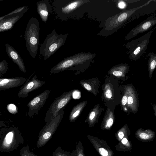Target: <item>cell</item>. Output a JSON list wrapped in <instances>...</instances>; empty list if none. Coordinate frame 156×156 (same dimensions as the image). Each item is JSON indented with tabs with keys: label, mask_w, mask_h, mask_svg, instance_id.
Listing matches in <instances>:
<instances>
[{
	"label": "cell",
	"mask_w": 156,
	"mask_h": 156,
	"mask_svg": "<svg viewBox=\"0 0 156 156\" xmlns=\"http://www.w3.org/2000/svg\"><path fill=\"white\" fill-rule=\"evenodd\" d=\"M156 0H149L143 5L129 9H124L119 13L109 17L104 22V26L98 34L108 37L133 20L145 15L156 12L155 7L151 4Z\"/></svg>",
	"instance_id": "1"
},
{
	"label": "cell",
	"mask_w": 156,
	"mask_h": 156,
	"mask_svg": "<svg viewBox=\"0 0 156 156\" xmlns=\"http://www.w3.org/2000/svg\"><path fill=\"white\" fill-rule=\"evenodd\" d=\"M96 56L95 53L81 52L64 58L53 67L50 72L53 74L69 70L75 71V75L83 72L93 63Z\"/></svg>",
	"instance_id": "2"
},
{
	"label": "cell",
	"mask_w": 156,
	"mask_h": 156,
	"mask_svg": "<svg viewBox=\"0 0 156 156\" xmlns=\"http://www.w3.org/2000/svg\"><path fill=\"white\" fill-rule=\"evenodd\" d=\"M90 0H56L53 2L55 18L65 21L71 17L77 19L83 15L84 6Z\"/></svg>",
	"instance_id": "3"
},
{
	"label": "cell",
	"mask_w": 156,
	"mask_h": 156,
	"mask_svg": "<svg viewBox=\"0 0 156 156\" xmlns=\"http://www.w3.org/2000/svg\"><path fill=\"white\" fill-rule=\"evenodd\" d=\"M68 35V34H58L54 29L47 36L39 49L40 55L43 57L44 60L49 58L64 44Z\"/></svg>",
	"instance_id": "4"
},
{
	"label": "cell",
	"mask_w": 156,
	"mask_h": 156,
	"mask_svg": "<svg viewBox=\"0 0 156 156\" xmlns=\"http://www.w3.org/2000/svg\"><path fill=\"white\" fill-rule=\"evenodd\" d=\"M0 151L9 152L17 149L24 142L22 134L16 127L0 131Z\"/></svg>",
	"instance_id": "5"
},
{
	"label": "cell",
	"mask_w": 156,
	"mask_h": 156,
	"mask_svg": "<svg viewBox=\"0 0 156 156\" xmlns=\"http://www.w3.org/2000/svg\"><path fill=\"white\" fill-rule=\"evenodd\" d=\"M156 28H153L140 37L123 44L128 50L126 53L130 59L137 60L146 54L151 37Z\"/></svg>",
	"instance_id": "6"
},
{
	"label": "cell",
	"mask_w": 156,
	"mask_h": 156,
	"mask_svg": "<svg viewBox=\"0 0 156 156\" xmlns=\"http://www.w3.org/2000/svg\"><path fill=\"white\" fill-rule=\"evenodd\" d=\"M40 30L38 20L32 17L29 21L26 32V39L28 50L32 57H36L38 51Z\"/></svg>",
	"instance_id": "7"
},
{
	"label": "cell",
	"mask_w": 156,
	"mask_h": 156,
	"mask_svg": "<svg viewBox=\"0 0 156 156\" xmlns=\"http://www.w3.org/2000/svg\"><path fill=\"white\" fill-rule=\"evenodd\" d=\"M65 108L58 112V115L46 124L40 132L36 145L38 148L44 146L52 138L61 121L65 113Z\"/></svg>",
	"instance_id": "8"
},
{
	"label": "cell",
	"mask_w": 156,
	"mask_h": 156,
	"mask_svg": "<svg viewBox=\"0 0 156 156\" xmlns=\"http://www.w3.org/2000/svg\"><path fill=\"white\" fill-rule=\"evenodd\" d=\"M74 90H72L63 93L57 97L50 105L44 119L46 123L54 119L58 114V112L65 107L72 99Z\"/></svg>",
	"instance_id": "9"
},
{
	"label": "cell",
	"mask_w": 156,
	"mask_h": 156,
	"mask_svg": "<svg viewBox=\"0 0 156 156\" xmlns=\"http://www.w3.org/2000/svg\"><path fill=\"white\" fill-rule=\"evenodd\" d=\"M49 89L46 90L35 96L28 103L27 115L29 118L37 115L48 99L51 92Z\"/></svg>",
	"instance_id": "10"
},
{
	"label": "cell",
	"mask_w": 156,
	"mask_h": 156,
	"mask_svg": "<svg viewBox=\"0 0 156 156\" xmlns=\"http://www.w3.org/2000/svg\"><path fill=\"white\" fill-rule=\"evenodd\" d=\"M156 24V13L155 12L133 28L125 37L124 39L128 40L140 33L151 30Z\"/></svg>",
	"instance_id": "11"
},
{
	"label": "cell",
	"mask_w": 156,
	"mask_h": 156,
	"mask_svg": "<svg viewBox=\"0 0 156 156\" xmlns=\"http://www.w3.org/2000/svg\"><path fill=\"white\" fill-rule=\"evenodd\" d=\"M33 74L28 79L20 88L17 94L19 98H24L29 96V93L41 87L45 84L44 81L37 79L36 75L32 77Z\"/></svg>",
	"instance_id": "12"
},
{
	"label": "cell",
	"mask_w": 156,
	"mask_h": 156,
	"mask_svg": "<svg viewBox=\"0 0 156 156\" xmlns=\"http://www.w3.org/2000/svg\"><path fill=\"white\" fill-rule=\"evenodd\" d=\"M27 80L21 77L0 78V90L19 87L23 85Z\"/></svg>",
	"instance_id": "13"
},
{
	"label": "cell",
	"mask_w": 156,
	"mask_h": 156,
	"mask_svg": "<svg viewBox=\"0 0 156 156\" xmlns=\"http://www.w3.org/2000/svg\"><path fill=\"white\" fill-rule=\"evenodd\" d=\"M51 5L48 0L40 1L37 3V10L42 21L46 23L51 10Z\"/></svg>",
	"instance_id": "14"
},
{
	"label": "cell",
	"mask_w": 156,
	"mask_h": 156,
	"mask_svg": "<svg viewBox=\"0 0 156 156\" xmlns=\"http://www.w3.org/2000/svg\"><path fill=\"white\" fill-rule=\"evenodd\" d=\"M87 103V101L81 102L74 106L71 110L69 116V122H75L79 117Z\"/></svg>",
	"instance_id": "15"
},
{
	"label": "cell",
	"mask_w": 156,
	"mask_h": 156,
	"mask_svg": "<svg viewBox=\"0 0 156 156\" xmlns=\"http://www.w3.org/2000/svg\"><path fill=\"white\" fill-rule=\"evenodd\" d=\"M20 17L18 15L7 19L0 20V32L11 29Z\"/></svg>",
	"instance_id": "16"
},
{
	"label": "cell",
	"mask_w": 156,
	"mask_h": 156,
	"mask_svg": "<svg viewBox=\"0 0 156 156\" xmlns=\"http://www.w3.org/2000/svg\"><path fill=\"white\" fill-rule=\"evenodd\" d=\"M9 54L12 60L17 65L21 70L23 73H26V71L23 62L22 60L18 57L16 52L12 50L10 51Z\"/></svg>",
	"instance_id": "17"
},
{
	"label": "cell",
	"mask_w": 156,
	"mask_h": 156,
	"mask_svg": "<svg viewBox=\"0 0 156 156\" xmlns=\"http://www.w3.org/2000/svg\"><path fill=\"white\" fill-rule=\"evenodd\" d=\"M149 57L148 66L150 71H152L155 69L156 65V54L151 52L148 53L147 56Z\"/></svg>",
	"instance_id": "18"
},
{
	"label": "cell",
	"mask_w": 156,
	"mask_h": 156,
	"mask_svg": "<svg viewBox=\"0 0 156 156\" xmlns=\"http://www.w3.org/2000/svg\"><path fill=\"white\" fill-rule=\"evenodd\" d=\"M71 156H86L84 153V148L79 140L76 144V149L71 152Z\"/></svg>",
	"instance_id": "19"
},
{
	"label": "cell",
	"mask_w": 156,
	"mask_h": 156,
	"mask_svg": "<svg viewBox=\"0 0 156 156\" xmlns=\"http://www.w3.org/2000/svg\"><path fill=\"white\" fill-rule=\"evenodd\" d=\"M53 156H71V152L63 150L59 146L53 153Z\"/></svg>",
	"instance_id": "20"
},
{
	"label": "cell",
	"mask_w": 156,
	"mask_h": 156,
	"mask_svg": "<svg viewBox=\"0 0 156 156\" xmlns=\"http://www.w3.org/2000/svg\"><path fill=\"white\" fill-rule=\"evenodd\" d=\"M20 156H37L30 151L28 145L23 147L20 151Z\"/></svg>",
	"instance_id": "21"
},
{
	"label": "cell",
	"mask_w": 156,
	"mask_h": 156,
	"mask_svg": "<svg viewBox=\"0 0 156 156\" xmlns=\"http://www.w3.org/2000/svg\"><path fill=\"white\" fill-rule=\"evenodd\" d=\"M112 1L115 2L117 7L121 9L126 8L128 5L126 0H113Z\"/></svg>",
	"instance_id": "22"
},
{
	"label": "cell",
	"mask_w": 156,
	"mask_h": 156,
	"mask_svg": "<svg viewBox=\"0 0 156 156\" xmlns=\"http://www.w3.org/2000/svg\"><path fill=\"white\" fill-rule=\"evenodd\" d=\"M7 109L8 111L12 114H16L17 112V108L13 104H9L7 105Z\"/></svg>",
	"instance_id": "23"
},
{
	"label": "cell",
	"mask_w": 156,
	"mask_h": 156,
	"mask_svg": "<svg viewBox=\"0 0 156 156\" xmlns=\"http://www.w3.org/2000/svg\"><path fill=\"white\" fill-rule=\"evenodd\" d=\"M99 151L100 154L102 156H107L108 155V151L104 148H100L99 150Z\"/></svg>",
	"instance_id": "24"
},
{
	"label": "cell",
	"mask_w": 156,
	"mask_h": 156,
	"mask_svg": "<svg viewBox=\"0 0 156 156\" xmlns=\"http://www.w3.org/2000/svg\"><path fill=\"white\" fill-rule=\"evenodd\" d=\"M140 137L143 139L146 140L148 139L149 136L147 133H141L139 135Z\"/></svg>",
	"instance_id": "25"
},
{
	"label": "cell",
	"mask_w": 156,
	"mask_h": 156,
	"mask_svg": "<svg viewBox=\"0 0 156 156\" xmlns=\"http://www.w3.org/2000/svg\"><path fill=\"white\" fill-rule=\"evenodd\" d=\"M105 95L107 98H111L112 97V94L111 91L109 90H107L105 92Z\"/></svg>",
	"instance_id": "26"
},
{
	"label": "cell",
	"mask_w": 156,
	"mask_h": 156,
	"mask_svg": "<svg viewBox=\"0 0 156 156\" xmlns=\"http://www.w3.org/2000/svg\"><path fill=\"white\" fill-rule=\"evenodd\" d=\"M127 101V97L126 96H123L122 100V105H124L126 103Z\"/></svg>",
	"instance_id": "27"
},
{
	"label": "cell",
	"mask_w": 156,
	"mask_h": 156,
	"mask_svg": "<svg viewBox=\"0 0 156 156\" xmlns=\"http://www.w3.org/2000/svg\"><path fill=\"white\" fill-rule=\"evenodd\" d=\"M113 120L112 119L110 118L108 120L107 123V125L108 127L111 126L113 124Z\"/></svg>",
	"instance_id": "28"
},
{
	"label": "cell",
	"mask_w": 156,
	"mask_h": 156,
	"mask_svg": "<svg viewBox=\"0 0 156 156\" xmlns=\"http://www.w3.org/2000/svg\"><path fill=\"white\" fill-rule=\"evenodd\" d=\"M133 100L131 96H129L128 98V103L129 104H131L133 103Z\"/></svg>",
	"instance_id": "29"
},
{
	"label": "cell",
	"mask_w": 156,
	"mask_h": 156,
	"mask_svg": "<svg viewBox=\"0 0 156 156\" xmlns=\"http://www.w3.org/2000/svg\"><path fill=\"white\" fill-rule=\"evenodd\" d=\"M118 136L119 138L122 139L124 136V134L122 132H120L119 133Z\"/></svg>",
	"instance_id": "30"
},
{
	"label": "cell",
	"mask_w": 156,
	"mask_h": 156,
	"mask_svg": "<svg viewBox=\"0 0 156 156\" xmlns=\"http://www.w3.org/2000/svg\"><path fill=\"white\" fill-rule=\"evenodd\" d=\"M128 142L127 139L126 138H124L122 140V142L123 144H125Z\"/></svg>",
	"instance_id": "31"
},
{
	"label": "cell",
	"mask_w": 156,
	"mask_h": 156,
	"mask_svg": "<svg viewBox=\"0 0 156 156\" xmlns=\"http://www.w3.org/2000/svg\"><path fill=\"white\" fill-rule=\"evenodd\" d=\"M4 121L0 120V128L1 127L4 125Z\"/></svg>",
	"instance_id": "32"
},
{
	"label": "cell",
	"mask_w": 156,
	"mask_h": 156,
	"mask_svg": "<svg viewBox=\"0 0 156 156\" xmlns=\"http://www.w3.org/2000/svg\"><path fill=\"white\" fill-rule=\"evenodd\" d=\"M3 18H4V17H0V20H1Z\"/></svg>",
	"instance_id": "33"
},
{
	"label": "cell",
	"mask_w": 156,
	"mask_h": 156,
	"mask_svg": "<svg viewBox=\"0 0 156 156\" xmlns=\"http://www.w3.org/2000/svg\"><path fill=\"white\" fill-rule=\"evenodd\" d=\"M2 113L0 111V116H1L2 115Z\"/></svg>",
	"instance_id": "34"
},
{
	"label": "cell",
	"mask_w": 156,
	"mask_h": 156,
	"mask_svg": "<svg viewBox=\"0 0 156 156\" xmlns=\"http://www.w3.org/2000/svg\"><path fill=\"white\" fill-rule=\"evenodd\" d=\"M1 131H0V136L1 135Z\"/></svg>",
	"instance_id": "35"
}]
</instances>
